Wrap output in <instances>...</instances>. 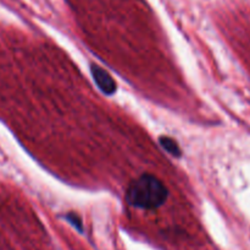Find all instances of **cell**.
Here are the masks:
<instances>
[{"label": "cell", "mask_w": 250, "mask_h": 250, "mask_svg": "<svg viewBox=\"0 0 250 250\" xmlns=\"http://www.w3.org/2000/svg\"><path fill=\"white\" fill-rule=\"evenodd\" d=\"M66 218H67V221L73 225V227L77 228L78 230H82V221H81V218L78 217L76 213H68V215L66 216Z\"/></svg>", "instance_id": "277c9868"}, {"label": "cell", "mask_w": 250, "mask_h": 250, "mask_svg": "<svg viewBox=\"0 0 250 250\" xmlns=\"http://www.w3.org/2000/svg\"><path fill=\"white\" fill-rule=\"evenodd\" d=\"M160 144L161 146L164 147V150H165L166 152H168V153L173 154V156L176 157H178L181 154L180 146H178L177 142H176L173 139H171V137L168 136L160 137Z\"/></svg>", "instance_id": "3957f363"}, {"label": "cell", "mask_w": 250, "mask_h": 250, "mask_svg": "<svg viewBox=\"0 0 250 250\" xmlns=\"http://www.w3.org/2000/svg\"><path fill=\"white\" fill-rule=\"evenodd\" d=\"M90 71H92L93 80L103 93L110 96L116 91V83L106 70L98 65H92Z\"/></svg>", "instance_id": "7a4b0ae2"}, {"label": "cell", "mask_w": 250, "mask_h": 250, "mask_svg": "<svg viewBox=\"0 0 250 250\" xmlns=\"http://www.w3.org/2000/svg\"><path fill=\"white\" fill-rule=\"evenodd\" d=\"M168 190L165 184L153 174H143L127 188L126 200L132 207L154 210L165 203Z\"/></svg>", "instance_id": "6da1fadb"}]
</instances>
